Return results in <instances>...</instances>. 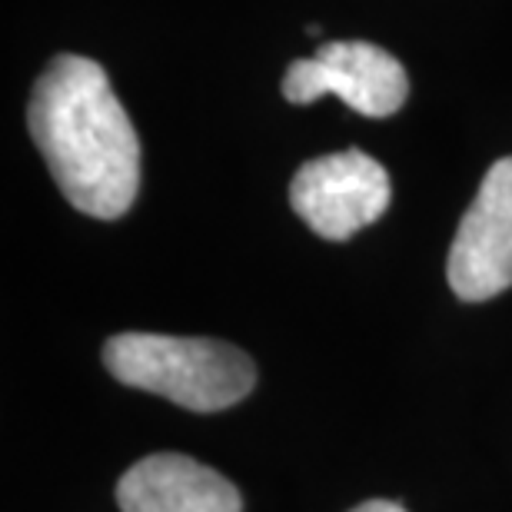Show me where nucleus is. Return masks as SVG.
Returning <instances> with one entry per match:
<instances>
[{"label":"nucleus","mask_w":512,"mask_h":512,"mask_svg":"<svg viewBox=\"0 0 512 512\" xmlns=\"http://www.w3.org/2000/svg\"><path fill=\"white\" fill-rule=\"evenodd\" d=\"M120 512H243V499L217 469L180 453L133 463L117 483Z\"/></svg>","instance_id":"423d86ee"},{"label":"nucleus","mask_w":512,"mask_h":512,"mask_svg":"<svg viewBox=\"0 0 512 512\" xmlns=\"http://www.w3.org/2000/svg\"><path fill=\"white\" fill-rule=\"evenodd\" d=\"M393 200L389 173L363 150L316 157L296 170L290 207L323 240H350L386 213Z\"/></svg>","instance_id":"7ed1b4c3"},{"label":"nucleus","mask_w":512,"mask_h":512,"mask_svg":"<svg viewBox=\"0 0 512 512\" xmlns=\"http://www.w3.org/2000/svg\"><path fill=\"white\" fill-rule=\"evenodd\" d=\"M30 137L80 213L117 220L140 190V140L97 60L60 54L37 77Z\"/></svg>","instance_id":"f257e3e1"},{"label":"nucleus","mask_w":512,"mask_h":512,"mask_svg":"<svg viewBox=\"0 0 512 512\" xmlns=\"http://www.w3.org/2000/svg\"><path fill=\"white\" fill-rule=\"evenodd\" d=\"M459 300H493L512 286V157L489 167L473 207L463 213L446 260Z\"/></svg>","instance_id":"39448f33"},{"label":"nucleus","mask_w":512,"mask_h":512,"mask_svg":"<svg viewBox=\"0 0 512 512\" xmlns=\"http://www.w3.org/2000/svg\"><path fill=\"white\" fill-rule=\"evenodd\" d=\"M350 512H406L399 503H386V499H373V503H363V506H356Z\"/></svg>","instance_id":"0eeeda50"},{"label":"nucleus","mask_w":512,"mask_h":512,"mask_svg":"<svg viewBox=\"0 0 512 512\" xmlns=\"http://www.w3.org/2000/svg\"><path fill=\"white\" fill-rule=\"evenodd\" d=\"M104 366L124 386L173 399L193 413L237 406L256 386V366L240 346L203 336H110L104 343Z\"/></svg>","instance_id":"f03ea898"},{"label":"nucleus","mask_w":512,"mask_h":512,"mask_svg":"<svg viewBox=\"0 0 512 512\" xmlns=\"http://www.w3.org/2000/svg\"><path fill=\"white\" fill-rule=\"evenodd\" d=\"M323 94L340 97L363 117H393L409 97V77L389 50L366 40H333L313 57L293 60L283 77L290 104H313Z\"/></svg>","instance_id":"20e7f679"}]
</instances>
